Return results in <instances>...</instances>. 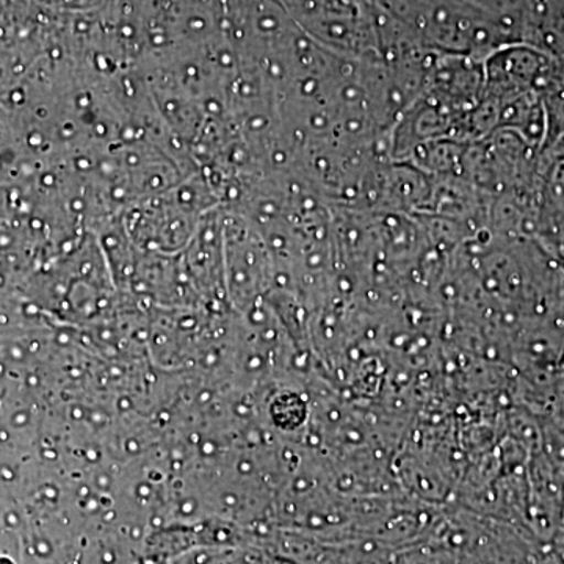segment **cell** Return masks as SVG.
Returning a JSON list of instances; mask_svg holds the SVG:
<instances>
[{"instance_id": "obj_1", "label": "cell", "mask_w": 564, "mask_h": 564, "mask_svg": "<svg viewBox=\"0 0 564 564\" xmlns=\"http://www.w3.org/2000/svg\"><path fill=\"white\" fill-rule=\"evenodd\" d=\"M392 564H462L448 549L425 541L423 544H408L392 556Z\"/></svg>"}]
</instances>
